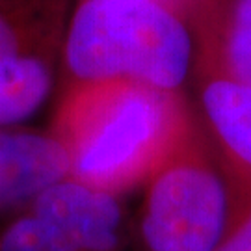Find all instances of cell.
Returning a JSON list of instances; mask_svg holds the SVG:
<instances>
[{"instance_id": "obj_7", "label": "cell", "mask_w": 251, "mask_h": 251, "mask_svg": "<svg viewBox=\"0 0 251 251\" xmlns=\"http://www.w3.org/2000/svg\"><path fill=\"white\" fill-rule=\"evenodd\" d=\"M69 177V158L52 132L0 128V212Z\"/></svg>"}, {"instance_id": "obj_1", "label": "cell", "mask_w": 251, "mask_h": 251, "mask_svg": "<svg viewBox=\"0 0 251 251\" xmlns=\"http://www.w3.org/2000/svg\"><path fill=\"white\" fill-rule=\"evenodd\" d=\"M198 128L180 91L104 80L71 82L50 132L71 179L119 196L147 182Z\"/></svg>"}, {"instance_id": "obj_9", "label": "cell", "mask_w": 251, "mask_h": 251, "mask_svg": "<svg viewBox=\"0 0 251 251\" xmlns=\"http://www.w3.org/2000/svg\"><path fill=\"white\" fill-rule=\"evenodd\" d=\"M0 251H76L67 236L28 208L0 233Z\"/></svg>"}, {"instance_id": "obj_5", "label": "cell", "mask_w": 251, "mask_h": 251, "mask_svg": "<svg viewBox=\"0 0 251 251\" xmlns=\"http://www.w3.org/2000/svg\"><path fill=\"white\" fill-rule=\"evenodd\" d=\"M30 210L56 225L76 251H125L123 210L112 192L67 177L41 192Z\"/></svg>"}, {"instance_id": "obj_11", "label": "cell", "mask_w": 251, "mask_h": 251, "mask_svg": "<svg viewBox=\"0 0 251 251\" xmlns=\"http://www.w3.org/2000/svg\"><path fill=\"white\" fill-rule=\"evenodd\" d=\"M154 2H158V4L166 6L168 9H171L173 13H177L186 23L192 21V17L199 9V6L203 4V0H154Z\"/></svg>"}, {"instance_id": "obj_2", "label": "cell", "mask_w": 251, "mask_h": 251, "mask_svg": "<svg viewBox=\"0 0 251 251\" xmlns=\"http://www.w3.org/2000/svg\"><path fill=\"white\" fill-rule=\"evenodd\" d=\"M194 49L188 23L154 0H80L63 63L73 82L132 80L179 91Z\"/></svg>"}, {"instance_id": "obj_4", "label": "cell", "mask_w": 251, "mask_h": 251, "mask_svg": "<svg viewBox=\"0 0 251 251\" xmlns=\"http://www.w3.org/2000/svg\"><path fill=\"white\" fill-rule=\"evenodd\" d=\"M67 25V0H0V126L45 102Z\"/></svg>"}, {"instance_id": "obj_6", "label": "cell", "mask_w": 251, "mask_h": 251, "mask_svg": "<svg viewBox=\"0 0 251 251\" xmlns=\"http://www.w3.org/2000/svg\"><path fill=\"white\" fill-rule=\"evenodd\" d=\"M190 26L198 73L251 88V0H203Z\"/></svg>"}, {"instance_id": "obj_3", "label": "cell", "mask_w": 251, "mask_h": 251, "mask_svg": "<svg viewBox=\"0 0 251 251\" xmlns=\"http://www.w3.org/2000/svg\"><path fill=\"white\" fill-rule=\"evenodd\" d=\"M233 201V180L198 128L147 180L140 210L142 251H214Z\"/></svg>"}, {"instance_id": "obj_10", "label": "cell", "mask_w": 251, "mask_h": 251, "mask_svg": "<svg viewBox=\"0 0 251 251\" xmlns=\"http://www.w3.org/2000/svg\"><path fill=\"white\" fill-rule=\"evenodd\" d=\"M234 186L231 218L214 251H251V190Z\"/></svg>"}, {"instance_id": "obj_8", "label": "cell", "mask_w": 251, "mask_h": 251, "mask_svg": "<svg viewBox=\"0 0 251 251\" xmlns=\"http://www.w3.org/2000/svg\"><path fill=\"white\" fill-rule=\"evenodd\" d=\"M199 99L212 145L236 186L251 190V88L198 73Z\"/></svg>"}]
</instances>
